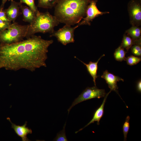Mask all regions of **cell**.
<instances>
[{"mask_svg": "<svg viewBox=\"0 0 141 141\" xmlns=\"http://www.w3.org/2000/svg\"><path fill=\"white\" fill-rule=\"evenodd\" d=\"M53 42L34 35L16 43L0 44V69L17 71L25 69L33 72L46 67L48 48Z\"/></svg>", "mask_w": 141, "mask_h": 141, "instance_id": "obj_1", "label": "cell"}, {"mask_svg": "<svg viewBox=\"0 0 141 141\" xmlns=\"http://www.w3.org/2000/svg\"><path fill=\"white\" fill-rule=\"evenodd\" d=\"M91 0H58L54 7V16L65 25L78 24L85 16Z\"/></svg>", "mask_w": 141, "mask_h": 141, "instance_id": "obj_2", "label": "cell"}, {"mask_svg": "<svg viewBox=\"0 0 141 141\" xmlns=\"http://www.w3.org/2000/svg\"><path fill=\"white\" fill-rule=\"evenodd\" d=\"M60 23L54 15L49 12L42 13L39 11L36 14L34 19L29 25L26 38H28L38 33L50 34L54 31V27Z\"/></svg>", "mask_w": 141, "mask_h": 141, "instance_id": "obj_3", "label": "cell"}, {"mask_svg": "<svg viewBox=\"0 0 141 141\" xmlns=\"http://www.w3.org/2000/svg\"><path fill=\"white\" fill-rule=\"evenodd\" d=\"M29 25H22L14 22L8 28L0 31V44H10L24 40Z\"/></svg>", "mask_w": 141, "mask_h": 141, "instance_id": "obj_4", "label": "cell"}, {"mask_svg": "<svg viewBox=\"0 0 141 141\" xmlns=\"http://www.w3.org/2000/svg\"><path fill=\"white\" fill-rule=\"evenodd\" d=\"M106 94L104 89H99L96 86L91 87H88L75 99L68 110V113H69L72 108L78 103L93 98H97L99 99L104 97Z\"/></svg>", "mask_w": 141, "mask_h": 141, "instance_id": "obj_5", "label": "cell"}, {"mask_svg": "<svg viewBox=\"0 0 141 141\" xmlns=\"http://www.w3.org/2000/svg\"><path fill=\"white\" fill-rule=\"evenodd\" d=\"M78 27L77 25L73 27L71 26L65 25L58 30L54 31L50 34V37H55L58 42L66 45L68 44L74 42V32Z\"/></svg>", "mask_w": 141, "mask_h": 141, "instance_id": "obj_6", "label": "cell"}, {"mask_svg": "<svg viewBox=\"0 0 141 141\" xmlns=\"http://www.w3.org/2000/svg\"><path fill=\"white\" fill-rule=\"evenodd\" d=\"M130 22L132 26L141 25V0H131L127 5Z\"/></svg>", "mask_w": 141, "mask_h": 141, "instance_id": "obj_7", "label": "cell"}, {"mask_svg": "<svg viewBox=\"0 0 141 141\" xmlns=\"http://www.w3.org/2000/svg\"><path fill=\"white\" fill-rule=\"evenodd\" d=\"M97 2L94 0H91L87 7L85 17L77 25L79 27L83 25H91V22L96 17L104 14L109 13L108 11L102 12L98 8Z\"/></svg>", "mask_w": 141, "mask_h": 141, "instance_id": "obj_8", "label": "cell"}, {"mask_svg": "<svg viewBox=\"0 0 141 141\" xmlns=\"http://www.w3.org/2000/svg\"><path fill=\"white\" fill-rule=\"evenodd\" d=\"M101 77L105 80L109 87L110 89V91H114L119 94L118 91V87L117 85V82L121 81H124V79L109 73L107 70L103 72Z\"/></svg>", "mask_w": 141, "mask_h": 141, "instance_id": "obj_9", "label": "cell"}, {"mask_svg": "<svg viewBox=\"0 0 141 141\" xmlns=\"http://www.w3.org/2000/svg\"><path fill=\"white\" fill-rule=\"evenodd\" d=\"M22 4L20 2L15 1H11L10 6L7 9H5L7 16L11 22H15V20L21 13L20 12V7Z\"/></svg>", "mask_w": 141, "mask_h": 141, "instance_id": "obj_10", "label": "cell"}, {"mask_svg": "<svg viewBox=\"0 0 141 141\" xmlns=\"http://www.w3.org/2000/svg\"><path fill=\"white\" fill-rule=\"evenodd\" d=\"M7 119L11 123V128L14 129L17 135L21 138L22 141L30 140L27 137V135L28 134H31L32 133V131L31 129L26 127L27 121H26L23 125L20 126L13 123L9 118H8Z\"/></svg>", "mask_w": 141, "mask_h": 141, "instance_id": "obj_11", "label": "cell"}, {"mask_svg": "<svg viewBox=\"0 0 141 141\" xmlns=\"http://www.w3.org/2000/svg\"><path fill=\"white\" fill-rule=\"evenodd\" d=\"M111 91H110L104 97L102 104L101 106L98 108L95 111L92 118L91 120L84 127L80 129L78 131L75 132L76 133L79 132L82 130L84 128L86 127L90 124L94 123L95 121H97V124L98 125L99 124V121L101 118L103 116L104 112V107L107 98Z\"/></svg>", "mask_w": 141, "mask_h": 141, "instance_id": "obj_12", "label": "cell"}, {"mask_svg": "<svg viewBox=\"0 0 141 141\" xmlns=\"http://www.w3.org/2000/svg\"><path fill=\"white\" fill-rule=\"evenodd\" d=\"M104 56V54H103L101 56L96 62L90 61L88 64L84 62L76 57L86 66L87 71L92 78L93 81L95 86H96V80L98 77L97 75V72L98 68V63L101 58Z\"/></svg>", "mask_w": 141, "mask_h": 141, "instance_id": "obj_13", "label": "cell"}, {"mask_svg": "<svg viewBox=\"0 0 141 141\" xmlns=\"http://www.w3.org/2000/svg\"><path fill=\"white\" fill-rule=\"evenodd\" d=\"M21 10L23 16V20L26 22L31 23L36 17L34 12L30 7L21 5Z\"/></svg>", "mask_w": 141, "mask_h": 141, "instance_id": "obj_14", "label": "cell"}, {"mask_svg": "<svg viewBox=\"0 0 141 141\" xmlns=\"http://www.w3.org/2000/svg\"><path fill=\"white\" fill-rule=\"evenodd\" d=\"M135 44L141 45V38L133 40L125 33L124 34L120 46L128 51L131 47Z\"/></svg>", "mask_w": 141, "mask_h": 141, "instance_id": "obj_15", "label": "cell"}, {"mask_svg": "<svg viewBox=\"0 0 141 141\" xmlns=\"http://www.w3.org/2000/svg\"><path fill=\"white\" fill-rule=\"evenodd\" d=\"M133 40L141 38V28L136 26H132L125 33Z\"/></svg>", "mask_w": 141, "mask_h": 141, "instance_id": "obj_16", "label": "cell"}, {"mask_svg": "<svg viewBox=\"0 0 141 141\" xmlns=\"http://www.w3.org/2000/svg\"><path fill=\"white\" fill-rule=\"evenodd\" d=\"M58 0H38V7L46 9L54 7Z\"/></svg>", "mask_w": 141, "mask_h": 141, "instance_id": "obj_17", "label": "cell"}, {"mask_svg": "<svg viewBox=\"0 0 141 141\" xmlns=\"http://www.w3.org/2000/svg\"><path fill=\"white\" fill-rule=\"evenodd\" d=\"M127 52L120 45L115 50L114 53V56L116 61H122L126 60V57L125 55Z\"/></svg>", "mask_w": 141, "mask_h": 141, "instance_id": "obj_18", "label": "cell"}, {"mask_svg": "<svg viewBox=\"0 0 141 141\" xmlns=\"http://www.w3.org/2000/svg\"><path fill=\"white\" fill-rule=\"evenodd\" d=\"M130 119V116H127L126 118L125 121L123 126V131L124 137V141L126 140L127 135L129 130Z\"/></svg>", "mask_w": 141, "mask_h": 141, "instance_id": "obj_19", "label": "cell"}, {"mask_svg": "<svg viewBox=\"0 0 141 141\" xmlns=\"http://www.w3.org/2000/svg\"><path fill=\"white\" fill-rule=\"evenodd\" d=\"M141 60L140 57L131 55L126 57V60L127 64L130 66L136 64Z\"/></svg>", "mask_w": 141, "mask_h": 141, "instance_id": "obj_20", "label": "cell"}, {"mask_svg": "<svg viewBox=\"0 0 141 141\" xmlns=\"http://www.w3.org/2000/svg\"><path fill=\"white\" fill-rule=\"evenodd\" d=\"M20 2L21 4H26L36 14L39 11L34 0H20Z\"/></svg>", "mask_w": 141, "mask_h": 141, "instance_id": "obj_21", "label": "cell"}, {"mask_svg": "<svg viewBox=\"0 0 141 141\" xmlns=\"http://www.w3.org/2000/svg\"><path fill=\"white\" fill-rule=\"evenodd\" d=\"M65 125L66 124L63 130L57 134L56 137L54 139V141H66L68 140L65 134Z\"/></svg>", "mask_w": 141, "mask_h": 141, "instance_id": "obj_22", "label": "cell"}, {"mask_svg": "<svg viewBox=\"0 0 141 141\" xmlns=\"http://www.w3.org/2000/svg\"><path fill=\"white\" fill-rule=\"evenodd\" d=\"M132 54L137 56H141V45L135 44L130 48Z\"/></svg>", "mask_w": 141, "mask_h": 141, "instance_id": "obj_23", "label": "cell"}, {"mask_svg": "<svg viewBox=\"0 0 141 141\" xmlns=\"http://www.w3.org/2000/svg\"><path fill=\"white\" fill-rule=\"evenodd\" d=\"M4 6V5L2 4L0 6V19L5 22H11L7 16Z\"/></svg>", "mask_w": 141, "mask_h": 141, "instance_id": "obj_24", "label": "cell"}, {"mask_svg": "<svg viewBox=\"0 0 141 141\" xmlns=\"http://www.w3.org/2000/svg\"><path fill=\"white\" fill-rule=\"evenodd\" d=\"M11 24V22H5L0 19V31L7 28Z\"/></svg>", "mask_w": 141, "mask_h": 141, "instance_id": "obj_25", "label": "cell"}, {"mask_svg": "<svg viewBox=\"0 0 141 141\" xmlns=\"http://www.w3.org/2000/svg\"><path fill=\"white\" fill-rule=\"evenodd\" d=\"M137 91L139 92H141V80L138 81L137 83Z\"/></svg>", "mask_w": 141, "mask_h": 141, "instance_id": "obj_26", "label": "cell"}, {"mask_svg": "<svg viewBox=\"0 0 141 141\" xmlns=\"http://www.w3.org/2000/svg\"><path fill=\"white\" fill-rule=\"evenodd\" d=\"M13 0H2V4L4 5L5 3L7 1H13Z\"/></svg>", "mask_w": 141, "mask_h": 141, "instance_id": "obj_27", "label": "cell"}, {"mask_svg": "<svg viewBox=\"0 0 141 141\" xmlns=\"http://www.w3.org/2000/svg\"><path fill=\"white\" fill-rule=\"evenodd\" d=\"M94 0L95 1H96V2H97L98 0Z\"/></svg>", "mask_w": 141, "mask_h": 141, "instance_id": "obj_28", "label": "cell"}]
</instances>
